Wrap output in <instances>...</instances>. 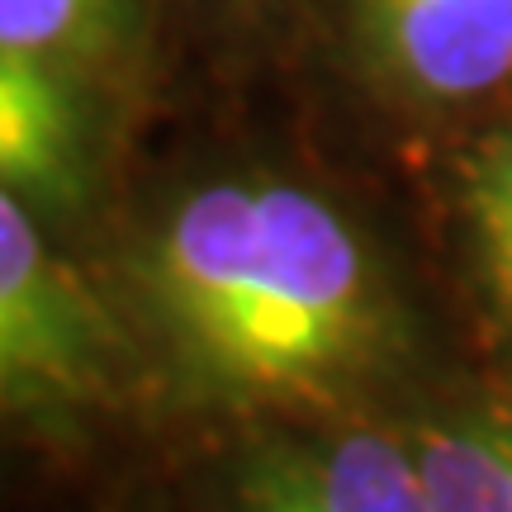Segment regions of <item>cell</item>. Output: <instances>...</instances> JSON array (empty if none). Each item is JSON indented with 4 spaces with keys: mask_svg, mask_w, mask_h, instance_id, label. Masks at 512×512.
Listing matches in <instances>:
<instances>
[{
    "mask_svg": "<svg viewBox=\"0 0 512 512\" xmlns=\"http://www.w3.org/2000/svg\"><path fill=\"white\" fill-rule=\"evenodd\" d=\"M128 29V0H0V43L43 62L110 53Z\"/></svg>",
    "mask_w": 512,
    "mask_h": 512,
    "instance_id": "8",
    "label": "cell"
},
{
    "mask_svg": "<svg viewBox=\"0 0 512 512\" xmlns=\"http://www.w3.org/2000/svg\"><path fill=\"white\" fill-rule=\"evenodd\" d=\"M432 512H512V413H460L418 437Z\"/></svg>",
    "mask_w": 512,
    "mask_h": 512,
    "instance_id": "6",
    "label": "cell"
},
{
    "mask_svg": "<svg viewBox=\"0 0 512 512\" xmlns=\"http://www.w3.org/2000/svg\"><path fill=\"white\" fill-rule=\"evenodd\" d=\"M356 48L413 105H475L512 86V0H351Z\"/></svg>",
    "mask_w": 512,
    "mask_h": 512,
    "instance_id": "3",
    "label": "cell"
},
{
    "mask_svg": "<svg viewBox=\"0 0 512 512\" xmlns=\"http://www.w3.org/2000/svg\"><path fill=\"white\" fill-rule=\"evenodd\" d=\"M138 290L181 380L219 403H323L394 342L366 238L318 190L275 176L185 190L147 238Z\"/></svg>",
    "mask_w": 512,
    "mask_h": 512,
    "instance_id": "1",
    "label": "cell"
},
{
    "mask_svg": "<svg viewBox=\"0 0 512 512\" xmlns=\"http://www.w3.org/2000/svg\"><path fill=\"white\" fill-rule=\"evenodd\" d=\"M460 223L479 290L512 323V124L489 133L460 166Z\"/></svg>",
    "mask_w": 512,
    "mask_h": 512,
    "instance_id": "7",
    "label": "cell"
},
{
    "mask_svg": "<svg viewBox=\"0 0 512 512\" xmlns=\"http://www.w3.org/2000/svg\"><path fill=\"white\" fill-rule=\"evenodd\" d=\"M0 185L34 209H81L91 195V119L57 62L0 43Z\"/></svg>",
    "mask_w": 512,
    "mask_h": 512,
    "instance_id": "5",
    "label": "cell"
},
{
    "mask_svg": "<svg viewBox=\"0 0 512 512\" xmlns=\"http://www.w3.org/2000/svg\"><path fill=\"white\" fill-rule=\"evenodd\" d=\"M223 512H432L418 441L380 427L271 437L228 475Z\"/></svg>",
    "mask_w": 512,
    "mask_h": 512,
    "instance_id": "4",
    "label": "cell"
},
{
    "mask_svg": "<svg viewBox=\"0 0 512 512\" xmlns=\"http://www.w3.org/2000/svg\"><path fill=\"white\" fill-rule=\"evenodd\" d=\"M34 204L0 185V408L76 413L119 380L124 342L38 233Z\"/></svg>",
    "mask_w": 512,
    "mask_h": 512,
    "instance_id": "2",
    "label": "cell"
}]
</instances>
